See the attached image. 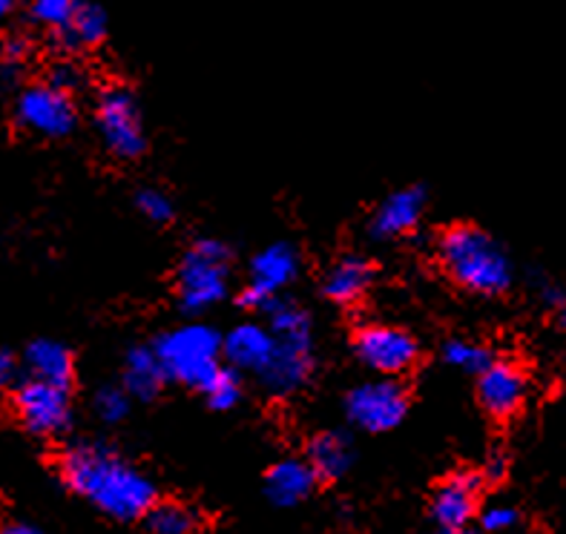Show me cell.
<instances>
[{"label": "cell", "instance_id": "5b68a950", "mask_svg": "<svg viewBox=\"0 0 566 534\" xmlns=\"http://www.w3.org/2000/svg\"><path fill=\"white\" fill-rule=\"evenodd\" d=\"M230 253L216 239H199L179 268V302L187 314H205L228 296Z\"/></svg>", "mask_w": 566, "mask_h": 534}, {"label": "cell", "instance_id": "52a82bcc", "mask_svg": "<svg viewBox=\"0 0 566 534\" xmlns=\"http://www.w3.org/2000/svg\"><path fill=\"white\" fill-rule=\"evenodd\" d=\"M14 115L18 124L29 133H35L41 138H64L75 129L78 122V109L70 93L46 84H32L18 95L14 104Z\"/></svg>", "mask_w": 566, "mask_h": 534}, {"label": "cell", "instance_id": "e575fe53", "mask_svg": "<svg viewBox=\"0 0 566 534\" xmlns=\"http://www.w3.org/2000/svg\"><path fill=\"white\" fill-rule=\"evenodd\" d=\"M14 7H18V0H0V21H3L7 14H12Z\"/></svg>", "mask_w": 566, "mask_h": 534}, {"label": "cell", "instance_id": "6da1fadb", "mask_svg": "<svg viewBox=\"0 0 566 534\" xmlns=\"http://www.w3.org/2000/svg\"><path fill=\"white\" fill-rule=\"evenodd\" d=\"M72 492L86 498L115 521H136L156 503V489L142 471L104 446H75L61 460Z\"/></svg>", "mask_w": 566, "mask_h": 534}, {"label": "cell", "instance_id": "f1b7e54d", "mask_svg": "<svg viewBox=\"0 0 566 534\" xmlns=\"http://www.w3.org/2000/svg\"><path fill=\"white\" fill-rule=\"evenodd\" d=\"M86 81L84 70H81L75 61H57V64H52L50 70V84L57 86V90H64V93H75V90H81Z\"/></svg>", "mask_w": 566, "mask_h": 534}, {"label": "cell", "instance_id": "8fae6325", "mask_svg": "<svg viewBox=\"0 0 566 534\" xmlns=\"http://www.w3.org/2000/svg\"><path fill=\"white\" fill-rule=\"evenodd\" d=\"M526 391H530L526 374L521 370V365L510 363V359H492L478 374V399L497 420L515 417L524 408Z\"/></svg>", "mask_w": 566, "mask_h": 534}, {"label": "cell", "instance_id": "8d00e7d4", "mask_svg": "<svg viewBox=\"0 0 566 534\" xmlns=\"http://www.w3.org/2000/svg\"><path fill=\"white\" fill-rule=\"evenodd\" d=\"M438 534H478V532H469L467 526H460V528H440Z\"/></svg>", "mask_w": 566, "mask_h": 534}, {"label": "cell", "instance_id": "d6a6232c", "mask_svg": "<svg viewBox=\"0 0 566 534\" xmlns=\"http://www.w3.org/2000/svg\"><path fill=\"white\" fill-rule=\"evenodd\" d=\"M9 377H12V356L0 348V388L9 383Z\"/></svg>", "mask_w": 566, "mask_h": 534}, {"label": "cell", "instance_id": "7c38bea8", "mask_svg": "<svg viewBox=\"0 0 566 534\" xmlns=\"http://www.w3.org/2000/svg\"><path fill=\"white\" fill-rule=\"evenodd\" d=\"M423 207L426 192L420 187H402L374 210L368 230H371L374 239H400L417 228Z\"/></svg>", "mask_w": 566, "mask_h": 534}, {"label": "cell", "instance_id": "4fadbf2b", "mask_svg": "<svg viewBox=\"0 0 566 534\" xmlns=\"http://www.w3.org/2000/svg\"><path fill=\"white\" fill-rule=\"evenodd\" d=\"M478 494H481V474H472V471L454 474L434 494V503H431L434 521L443 528L467 526L478 509Z\"/></svg>", "mask_w": 566, "mask_h": 534}, {"label": "cell", "instance_id": "ffe728a7", "mask_svg": "<svg viewBox=\"0 0 566 534\" xmlns=\"http://www.w3.org/2000/svg\"><path fill=\"white\" fill-rule=\"evenodd\" d=\"M165 368L153 348H133L124 363V388L138 399H153L165 385Z\"/></svg>", "mask_w": 566, "mask_h": 534}, {"label": "cell", "instance_id": "7a4b0ae2", "mask_svg": "<svg viewBox=\"0 0 566 534\" xmlns=\"http://www.w3.org/2000/svg\"><path fill=\"white\" fill-rule=\"evenodd\" d=\"M440 262L446 273L481 296H497V293L510 291L512 285V262L506 250L486 233V230L474 228V224H458V228L446 230L438 244Z\"/></svg>", "mask_w": 566, "mask_h": 534}, {"label": "cell", "instance_id": "836d02e7", "mask_svg": "<svg viewBox=\"0 0 566 534\" xmlns=\"http://www.w3.org/2000/svg\"><path fill=\"white\" fill-rule=\"evenodd\" d=\"M0 534H43V532H38V528L32 526H23V523H12V526H7Z\"/></svg>", "mask_w": 566, "mask_h": 534}, {"label": "cell", "instance_id": "2e32d148", "mask_svg": "<svg viewBox=\"0 0 566 534\" xmlns=\"http://www.w3.org/2000/svg\"><path fill=\"white\" fill-rule=\"evenodd\" d=\"M371 279H374V268L368 259L343 256L331 264L328 273H325L323 293L331 302L352 305V302L363 300V293L371 287Z\"/></svg>", "mask_w": 566, "mask_h": 534}, {"label": "cell", "instance_id": "f546056e", "mask_svg": "<svg viewBox=\"0 0 566 534\" xmlns=\"http://www.w3.org/2000/svg\"><path fill=\"white\" fill-rule=\"evenodd\" d=\"M517 523V512L512 506H489L486 512L481 514V526L486 532H506Z\"/></svg>", "mask_w": 566, "mask_h": 534}, {"label": "cell", "instance_id": "ba28073f", "mask_svg": "<svg viewBox=\"0 0 566 534\" xmlns=\"http://www.w3.org/2000/svg\"><path fill=\"white\" fill-rule=\"evenodd\" d=\"M12 406L23 428L38 437L64 434L72 422L70 388H61V385L29 379L14 391Z\"/></svg>", "mask_w": 566, "mask_h": 534}, {"label": "cell", "instance_id": "5bb4252c", "mask_svg": "<svg viewBox=\"0 0 566 534\" xmlns=\"http://www.w3.org/2000/svg\"><path fill=\"white\" fill-rule=\"evenodd\" d=\"M273 348H276V339H273L271 328L256 325V322L237 325V328L224 336L222 343L224 359L239 370H253L256 377L265 370V365L271 363Z\"/></svg>", "mask_w": 566, "mask_h": 534}, {"label": "cell", "instance_id": "3957f363", "mask_svg": "<svg viewBox=\"0 0 566 534\" xmlns=\"http://www.w3.org/2000/svg\"><path fill=\"white\" fill-rule=\"evenodd\" d=\"M268 314H271L268 328L276 339V348L259 379L268 391L285 397L302 388L311 374V320L302 307L291 302H273Z\"/></svg>", "mask_w": 566, "mask_h": 534}, {"label": "cell", "instance_id": "9c48e42d", "mask_svg": "<svg viewBox=\"0 0 566 534\" xmlns=\"http://www.w3.org/2000/svg\"><path fill=\"white\" fill-rule=\"evenodd\" d=\"M345 411L354 426L380 434V431H391L395 426H400L409 411V397H406V388L395 379H374V383L357 385L348 394Z\"/></svg>", "mask_w": 566, "mask_h": 534}, {"label": "cell", "instance_id": "cb8c5ba5", "mask_svg": "<svg viewBox=\"0 0 566 534\" xmlns=\"http://www.w3.org/2000/svg\"><path fill=\"white\" fill-rule=\"evenodd\" d=\"M443 356L446 363L454 365V368L469 370V374H481V370L495 359L486 345L469 343V339H452V343H446Z\"/></svg>", "mask_w": 566, "mask_h": 534}, {"label": "cell", "instance_id": "44dd1931", "mask_svg": "<svg viewBox=\"0 0 566 534\" xmlns=\"http://www.w3.org/2000/svg\"><path fill=\"white\" fill-rule=\"evenodd\" d=\"M354 451L352 442L343 434H319L308 446V463L316 471V478L337 480L352 469Z\"/></svg>", "mask_w": 566, "mask_h": 534}, {"label": "cell", "instance_id": "30bf717a", "mask_svg": "<svg viewBox=\"0 0 566 534\" xmlns=\"http://www.w3.org/2000/svg\"><path fill=\"white\" fill-rule=\"evenodd\" d=\"M354 354L366 368L377 370L382 377H395L409 370L417 363L415 336L391 325H368L354 336Z\"/></svg>", "mask_w": 566, "mask_h": 534}, {"label": "cell", "instance_id": "d590c367", "mask_svg": "<svg viewBox=\"0 0 566 534\" xmlns=\"http://www.w3.org/2000/svg\"><path fill=\"white\" fill-rule=\"evenodd\" d=\"M555 320H558V325L560 328L566 331V302L560 307H555Z\"/></svg>", "mask_w": 566, "mask_h": 534}, {"label": "cell", "instance_id": "277c9868", "mask_svg": "<svg viewBox=\"0 0 566 534\" xmlns=\"http://www.w3.org/2000/svg\"><path fill=\"white\" fill-rule=\"evenodd\" d=\"M156 356L167 379H176L190 388H201L210 374L219 368V354H222V336L210 325H181L176 331H167L156 343Z\"/></svg>", "mask_w": 566, "mask_h": 534}, {"label": "cell", "instance_id": "9a60e30c", "mask_svg": "<svg viewBox=\"0 0 566 534\" xmlns=\"http://www.w3.org/2000/svg\"><path fill=\"white\" fill-rule=\"evenodd\" d=\"M296 273H300V253L285 242L271 244V248L259 250L256 256H253L251 285L276 296L282 287L294 282Z\"/></svg>", "mask_w": 566, "mask_h": 534}, {"label": "cell", "instance_id": "4dcf8cb0", "mask_svg": "<svg viewBox=\"0 0 566 534\" xmlns=\"http://www.w3.org/2000/svg\"><path fill=\"white\" fill-rule=\"evenodd\" d=\"M276 302V296H271V293L259 291V287L248 285L242 291V296H239V305L248 307V311H268V307Z\"/></svg>", "mask_w": 566, "mask_h": 534}, {"label": "cell", "instance_id": "1f68e13d", "mask_svg": "<svg viewBox=\"0 0 566 534\" xmlns=\"http://www.w3.org/2000/svg\"><path fill=\"white\" fill-rule=\"evenodd\" d=\"M506 474V457L503 454H492L486 463V478L489 480H501Z\"/></svg>", "mask_w": 566, "mask_h": 534}, {"label": "cell", "instance_id": "4316f807", "mask_svg": "<svg viewBox=\"0 0 566 534\" xmlns=\"http://www.w3.org/2000/svg\"><path fill=\"white\" fill-rule=\"evenodd\" d=\"M127 411H129V397L124 388H113V385H107V388H101V391L95 394V413H98L104 422H122L124 417H127Z\"/></svg>", "mask_w": 566, "mask_h": 534}, {"label": "cell", "instance_id": "d6986e66", "mask_svg": "<svg viewBox=\"0 0 566 534\" xmlns=\"http://www.w3.org/2000/svg\"><path fill=\"white\" fill-rule=\"evenodd\" d=\"M27 368L32 374V379H41V383L61 385V388H70L72 383V354L61 343H52V339H38L27 348Z\"/></svg>", "mask_w": 566, "mask_h": 534}, {"label": "cell", "instance_id": "83f0119b", "mask_svg": "<svg viewBox=\"0 0 566 534\" xmlns=\"http://www.w3.org/2000/svg\"><path fill=\"white\" fill-rule=\"evenodd\" d=\"M136 205H138V210H142V213L147 216L150 221H156V224H167V221L172 219V201L167 199L161 190H153V187H147V190H142L136 196Z\"/></svg>", "mask_w": 566, "mask_h": 534}, {"label": "cell", "instance_id": "7402d4cb", "mask_svg": "<svg viewBox=\"0 0 566 534\" xmlns=\"http://www.w3.org/2000/svg\"><path fill=\"white\" fill-rule=\"evenodd\" d=\"M144 523L150 534H193L196 514L181 503H153Z\"/></svg>", "mask_w": 566, "mask_h": 534}, {"label": "cell", "instance_id": "484cf974", "mask_svg": "<svg viewBox=\"0 0 566 534\" xmlns=\"http://www.w3.org/2000/svg\"><path fill=\"white\" fill-rule=\"evenodd\" d=\"M29 57V41L21 35H12L3 41L0 46V78L3 81H14L21 75L23 64H27Z\"/></svg>", "mask_w": 566, "mask_h": 534}, {"label": "cell", "instance_id": "603a6c76", "mask_svg": "<svg viewBox=\"0 0 566 534\" xmlns=\"http://www.w3.org/2000/svg\"><path fill=\"white\" fill-rule=\"evenodd\" d=\"M199 391H205L210 406L219 408V411H228V408L237 406L239 397H242V385H239L237 370L222 368V365H219V368L210 374L208 383L201 385Z\"/></svg>", "mask_w": 566, "mask_h": 534}, {"label": "cell", "instance_id": "8992f818", "mask_svg": "<svg viewBox=\"0 0 566 534\" xmlns=\"http://www.w3.org/2000/svg\"><path fill=\"white\" fill-rule=\"evenodd\" d=\"M95 122H98L101 142L107 144V150L115 158H122V161L138 158L144 153V147H147L138 101L127 86L113 84L98 95Z\"/></svg>", "mask_w": 566, "mask_h": 534}, {"label": "cell", "instance_id": "e0dca14e", "mask_svg": "<svg viewBox=\"0 0 566 534\" xmlns=\"http://www.w3.org/2000/svg\"><path fill=\"white\" fill-rule=\"evenodd\" d=\"M107 12H104L98 3H78L75 14L70 18V23L55 32L57 50L66 52V55H75V52L81 50L98 46V43L107 38Z\"/></svg>", "mask_w": 566, "mask_h": 534}, {"label": "cell", "instance_id": "d4e9b609", "mask_svg": "<svg viewBox=\"0 0 566 534\" xmlns=\"http://www.w3.org/2000/svg\"><path fill=\"white\" fill-rule=\"evenodd\" d=\"M81 0H29V18L52 32L64 29Z\"/></svg>", "mask_w": 566, "mask_h": 534}, {"label": "cell", "instance_id": "ac0fdd59", "mask_svg": "<svg viewBox=\"0 0 566 534\" xmlns=\"http://www.w3.org/2000/svg\"><path fill=\"white\" fill-rule=\"evenodd\" d=\"M316 485V471L305 460H282L268 471L265 492L276 506H296Z\"/></svg>", "mask_w": 566, "mask_h": 534}]
</instances>
